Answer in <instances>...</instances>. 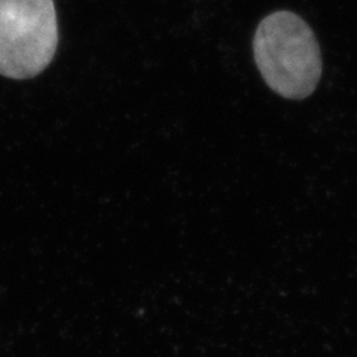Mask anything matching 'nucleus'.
Masks as SVG:
<instances>
[{"label": "nucleus", "mask_w": 357, "mask_h": 357, "mask_svg": "<svg viewBox=\"0 0 357 357\" xmlns=\"http://www.w3.org/2000/svg\"><path fill=\"white\" fill-rule=\"evenodd\" d=\"M255 63L266 85L289 100L314 93L321 77V52L314 31L292 10H275L253 36Z\"/></svg>", "instance_id": "nucleus-1"}, {"label": "nucleus", "mask_w": 357, "mask_h": 357, "mask_svg": "<svg viewBox=\"0 0 357 357\" xmlns=\"http://www.w3.org/2000/svg\"><path fill=\"white\" fill-rule=\"evenodd\" d=\"M57 47L54 0H0V75L35 77L50 66Z\"/></svg>", "instance_id": "nucleus-2"}]
</instances>
